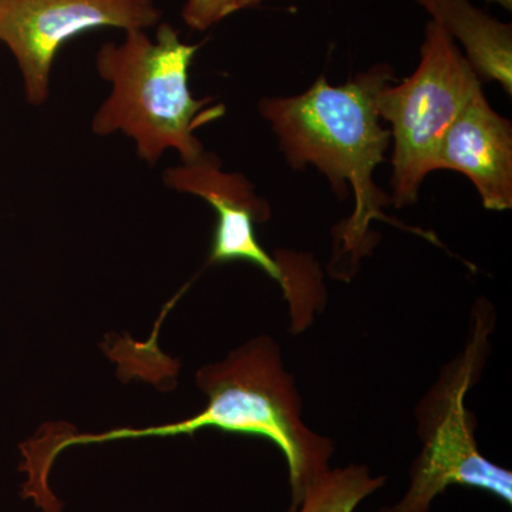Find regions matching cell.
<instances>
[{
  "label": "cell",
  "mask_w": 512,
  "mask_h": 512,
  "mask_svg": "<svg viewBox=\"0 0 512 512\" xmlns=\"http://www.w3.org/2000/svg\"><path fill=\"white\" fill-rule=\"evenodd\" d=\"M198 387L207 394L202 412L187 420L164 426L120 427L104 433L63 430L62 423L46 424L39 437L43 458L55 463L66 448L114 440L165 439L192 436L198 430L217 429L229 434L262 437L284 454L288 464L293 512L313 483L330 470L335 446L319 436L302 419V400L293 377L282 363L274 339L261 336L229 353L221 363L202 367Z\"/></svg>",
  "instance_id": "obj_1"
},
{
  "label": "cell",
  "mask_w": 512,
  "mask_h": 512,
  "mask_svg": "<svg viewBox=\"0 0 512 512\" xmlns=\"http://www.w3.org/2000/svg\"><path fill=\"white\" fill-rule=\"evenodd\" d=\"M394 80L392 66L377 64L342 86L320 76L298 96L259 101V113L271 124L292 170L313 165L340 197L348 187L352 190L355 210L336 229L338 256L359 259L370 248V224L394 222L383 212L392 201L375 183L377 165L384 163L392 143L377 113L376 97Z\"/></svg>",
  "instance_id": "obj_2"
},
{
  "label": "cell",
  "mask_w": 512,
  "mask_h": 512,
  "mask_svg": "<svg viewBox=\"0 0 512 512\" xmlns=\"http://www.w3.org/2000/svg\"><path fill=\"white\" fill-rule=\"evenodd\" d=\"M201 45H188L168 23L156 42L141 29L127 30L123 43H106L96 57L101 79L113 90L92 123L97 136L120 131L133 138L137 156L154 165L167 150H177L183 164L207 151L195 130L224 116V106L195 99L190 89L192 60Z\"/></svg>",
  "instance_id": "obj_3"
},
{
  "label": "cell",
  "mask_w": 512,
  "mask_h": 512,
  "mask_svg": "<svg viewBox=\"0 0 512 512\" xmlns=\"http://www.w3.org/2000/svg\"><path fill=\"white\" fill-rule=\"evenodd\" d=\"M480 303L463 353L444 367L417 407V436L423 440V450L410 470L409 490L402 500L379 512H429L451 485L478 488L512 504L511 471L491 463L478 450L476 419L466 407V394L483 370L494 326L491 306Z\"/></svg>",
  "instance_id": "obj_4"
},
{
  "label": "cell",
  "mask_w": 512,
  "mask_h": 512,
  "mask_svg": "<svg viewBox=\"0 0 512 512\" xmlns=\"http://www.w3.org/2000/svg\"><path fill=\"white\" fill-rule=\"evenodd\" d=\"M483 89L466 57L436 23H427L420 63L403 82L376 97L380 119L392 126V195L396 208L419 200L427 175L439 171L441 141L461 110Z\"/></svg>",
  "instance_id": "obj_5"
},
{
  "label": "cell",
  "mask_w": 512,
  "mask_h": 512,
  "mask_svg": "<svg viewBox=\"0 0 512 512\" xmlns=\"http://www.w3.org/2000/svg\"><path fill=\"white\" fill-rule=\"evenodd\" d=\"M161 19L154 0H0V42L22 73L26 99H49L57 52L74 37L100 28L147 29Z\"/></svg>",
  "instance_id": "obj_6"
},
{
  "label": "cell",
  "mask_w": 512,
  "mask_h": 512,
  "mask_svg": "<svg viewBox=\"0 0 512 512\" xmlns=\"http://www.w3.org/2000/svg\"><path fill=\"white\" fill-rule=\"evenodd\" d=\"M163 181L171 190L197 195L217 212L208 266L248 262L278 282L286 299L291 298L298 281L296 265L289 261L288 251H276L274 258L259 244L255 224L268 221L271 208L244 175L225 173L220 158L205 153L194 163L168 168Z\"/></svg>",
  "instance_id": "obj_7"
},
{
  "label": "cell",
  "mask_w": 512,
  "mask_h": 512,
  "mask_svg": "<svg viewBox=\"0 0 512 512\" xmlns=\"http://www.w3.org/2000/svg\"><path fill=\"white\" fill-rule=\"evenodd\" d=\"M439 170L466 175L484 208L512 207V126L490 106L483 92L474 94L441 141Z\"/></svg>",
  "instance_id": "obj_8"
},
{
  "label": "cell",
  "mask_w": 512,
  "mask_h": 512,
  "mask_svg": "<svg viewBox=\"0 0 512 512\" xmlns=\"http://www.w3.org/2000/svg\"><path fill=\"white\" fill-rule=\"evenodd\" d=\"M454 42L480 82H497L512 94V26L478 9L470 0H417Z\"/></svg>",
  "instance_id": "obj_9"
},
{
  "label": "cell",
  "mask_w": 512,
  "mask_h": 512,
  "mask_svg": "<svg viewBox=\"0 0 512 512\" xmlns=\"http://www.w3.org/2000/svg\"><path fill=\"white\" fill-rule=\"evenodd\" d=\"M386 484V477L373 476L370 468L350 464L330 468L306 490L293 512H355L369 495Z\"/></svg>",
  "instance_id": "obj_10"
},
{
  "label": "cell",
  "mask_w": 512,
  "mask_h": 512,
  "mask_svg": "<svg viewBox=\"0 0 512 512\" xmlns=\"http://www.w3.org/2000/svg\"><path fill=\"white\" fill-rule=\"evenodd\" d=\"M265 0H187L183 19L188 28L207 30L241 10L256 8Z\"/></svg>",
  "instance_id": "obj_11"
},
{
  "label": "cell",
  "mask_w": 512,
  "mask_h": 512,
  "mask_svg": "<svg viewBox=\"0 0 512 512\" xmlns=\"http://www.w3.org/2000/svg\"><path fill=\"white\" fill-rule=\"evenodd\" d=\"M491 3H497L501 8L512 10V0H488Z\"/></svg>",
  "instance_id": "obj_12"
}]
</instances>
